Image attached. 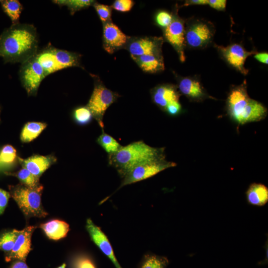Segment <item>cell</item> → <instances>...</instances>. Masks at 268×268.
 <instances>
[{
	"label": "cell",
	"mask_w": 268,
	"mask_h": 268,
	"mask_svg": "<svg viewBox=\"0 0 268 268\" xmlns=\"http://www.w3.org/2000/svg\"><path fill=\"white\" fill-rule=\"evenodd\" d=\"M53 54L60 69L80 67L81 56L77 53L53 47Z\"/></svg>",
	"instance_id": "obj_22"
},
{
	"label": "cell",
	"mask_w": 268,
	"mask_h": 268,
	"mask_svg": "<svg viewBox=\"0 0 268 268\" xmlns=\"http://www.w3.org/2000/svg\"><path fill=\"white\" fill-rule=\"evenodd\" d=\"M207 4L217 10H224L226 8L225 0H207Z\"/></svg>",
	"instance_id": "obj_38"
},
{
	"label": "cell",
	"mask_w": 268,
	"mask_h": 268,
	"mask_svg": "<svg viewBox=\"0 0 268 268\" xmlns=\"http://www.w3.org/2000/svg\"><path fill=\"white\" fill-rule=\"evenodd\" d=\"M47 124L42 122H30L26 123L22 129L20 134L21 141L24 143L31 142L47 127Z\"/></svg>",
	"instance_id": "obj_23"
},
{
	"label": "cell",
	"mask_w": 268,
	"mask_h": 268,
	"mask_svg": "<svg viewBox=\"0 0 268 268\" xmlns=\"http://www.w3.org/2000/svg\"><path fill=\"white\" fill-rule=\"evenodd\" d=\"M163 39L161 37H137L130 38L126 48L131 57L144 55H162Z\"/></svg>",
	"instance_id": "obj_8"
},
{
	"label": "cell",
	"mask_w": 268,
	"mask_h": 268,
	"mask_svg": "<svg viewBox=\"0 0 268 268\" xmlns=\"http://www.w3.org/2000/svg\"><path fill=\"white\" fill-rule=\"evenodd\" d=\"M180 92L192 101H200L208 96L203 86L198 80L190 77L182 78L179 81Z\"/></svg>",
	"instance_id": "obj_17"
},
{
	"label": "cell",
	"mask_w": 268,
	"mask_h": 268,
	"mask_svg": "<svg viewBox=\"0 0 268 268\" xmlns=\"http://www.w3.org/2000/svg\"><path fill=\"white\" fill-rule=\"evenodd\" d=\"M254 58L259 62L265 64H268V54L266 52H262L257 53L254 55Z\"/></svg>",
	"instance_id": "obj_39"
},
{
	"label": "cell",
	"mask_w": 268,
	"mask_h": 268,
	"mask_svg": "<svg viewBox=\"0 0 268 268\" xmlns=\"http://www.w3.org/2000/svg\"><path fill=\"white\" fill-rule=\"evenodd\" d=\"M249 204L257 206L265 205L268 201V188L261 183H253L246 192Z\"/></svg>",
	"instance_id": "obj_19"
},
{
	"label": "cell",
	"mask_w": 268,
	"mask_h": 268,
	"mask_svg": "<svg viewBox=\"0 0 268 268\" xmlns=\"http://www.w3.org/2000/svg\"><path fill=\"white\" fill-rule=\"evenodd\" d=\"M10 268H28V267L25 262L16 260L12 264Z\"/></svg>",
	"instance_id": "obj_41"
},
{
	"label": "cell",
	"mask_w": 268,
	"mask_h": 268,
	"mask_svg": "<svg viewBox=\"0 0 268 268\" xmlns=\"http://www.w3.org/2000/svg\"><path fill=\"white\" fill-rule=\"evenodd\" d=\"M227 109L230 118L241 125L261 121L268 113L262 104L249 97L245 82L231 90L227 100Z\"/></svg>",
	"instance_id": "obj_3"
},
{
	"label": "cell",
	"mask_w": 268,
	"mask_h": 268,
	"mask_svg": "<svg viewBox=\"0 0 268 268\" xmlns=\"http://www.w3.org/2000/svg\"><path fill=\"white\" fill-rule=\"evenodd\" d=\"M103 24V45L106 52L112 54L126 47L130 37L111 21Z\"/></svg>",
	"instance_id": "obj_11"
},
{
	"label": "cell",
	"mask_w": 268,
	"mask_h": 268,
	"mask_svg": "<svg viewBox=\"0 0 268 268\" xmlns=\"http://www.w3.org/2000/svg\"><path fill=\"white\" fill-rule=\"evenodd\" d=\"M35 228L33 226H29L22 230H18L16 239L11 251L5 254L6 262L13 260L25 261L31 250V236Z\"/></svg>",
	"instance_id": "obj_12"
},
{
	"label": "cell",
	"mask_w": 268,
	"mask_h": 268,
	"mask_svg": "<svg viewBox=\"0 0 268 268\" xmlns=\"http://www.w3.org/2000/svg\"><path fill=\"white\" fill-rule=\"evenodd\" d=\"M153 103L164 110L170 102L179 100L180 94L177 88L171 84H163L157 86L151 91Z\"/></svg>",
	"instance_id": "obj_16"
},
{
	"label": "cell",
	"mask_w": 268,
	"mask_h": 268,
	"mask_svg": "<svg viewBox=\"0 0 268 268\" xmlns=\"http://www.w3.org/2000/svg\"><path fill=\"white\" fill-rule=\"evenodd\" d=\"M134 4V1L132 0H116L111 7L118 11L128 12L131 10Z\"/></svg>",
	"instance_id": "obj_35"
},
{
	"label": "cell",
	"mask_w": 268,
	"mask_h": 268,
	"mask_svg": "<svg viewBox=\"0 0 268 268\" xmlns=\"http://www.w3.org/2000/svg\"><path fill=\"white\" fill-rule=\"evenodd\" d=\"M72 117L76 124L83 126L91 122L93 116L90 110L85 106L78 107L74 109L72 113Z\"/></svg>",
	"instance_id": "obj_30"
},
{
	"label": "cell",
	"mask_w": 268,
	"mask_h": 268,
	"mask_svg": "<svg viewBox=\"0 0 268 268\" xmlns=\"http://www.w3.org/2000/svg\"><path fill=\"white\" fill-rule=\"evenodd\" d=\"M10 196L27 217H44L48 213L44 210L41 203L43 189L41 184L31 188L22 184L8 186Z\"/></svg>",
	"instance_id": "obj_4"
},
{
	"label": "cell",
	"mask_w": 268,
	"mask_h": 268,
	"mask_svg": "<svg viewBox=\"0 0 268 268\" xmlns=\"http://www.w3.org/2000/svg\"><path fill=\"white\" fill-rule=\"evenodd\" d=\"M38 38L34 26L12 25L0 35V56L5 62L24 63L37 53Z\"/></svg>",
	"instance_id": "obj_1"
},
{
	"label": "cell",
	"mask_w": 268,
	"mask_h": 268,
	"mask_svg": "<svg viewBox=\"0 0 268 268\" xmlns=\"http://www.w3.org/2000/svg\"><path fill=\"white\" fill-rule=\"evenodd\" d=\"M17 157L16 150L13 146L10 144L4 145L0 151V164H12Z\"/></svg>",
	"instance_id": "obj_31"
},
{
	"label": "cell",
	"mask_w": 268,
	"mask_h": 268,
	"mask_svg": "<svg viewBox=\"0 0 268 268\" xmlns=\"http://www.w3.org/2000/svg\"><path fill=\"white\" fill-rule=\"evenodd\" d=\"M96 141L109 155L116 153L122 146L113 137L104 133V130Z\"/></svg>",
	"instance_id": "obj_26"
},
{
	"label": "cell",
	"mask_w": 268,
	"mask_h": 268,
	"mask_svg": "<svg viewBox=\"0 0 268 268\" xmlns=\"http://www.w3.org/2000/svg\"><path fill=\"white\" fill-rule=\"evenodd\" d=\"M40 227L49 239L55 240L65 237L69 230L67 223L58 219H53L41 224Z\"/></svg>",
	"instance_id": "obj_20"
},
{
	"label": "cell",
	"mask_w": 268,
	"mask_h": 268,
	"mask_svg": "<svg viewBox=\"0 0 268 268\" xmlns=\"http://www.w3.org/2000/svg\"><path fill=\"white\" fill-rule=\"evenodd\" d=\"M162 158H165L164 148L151 147L140 140L122 146L117 152L109 155L108 162L124 178L135 167Z\"/></svg>",
	"instance_id": "obj_2"
},
{
	"label": "cell",
	"mask_w": 268,
	"mask_h": 268,
	"mask_svg": "<svg viewBox=\"0 0 268 268\" xmlns=\"http://www.w3.org/2000/svg\"><path fill=\"white\" fill-rule=\"evenodd\" d=\"M53 1L61 6H67L71 14H73L76 11L88 7L95 3L94 0H56Z\"/></svg>",
	"instance_id": "obj_28"
},
{
	"label": "cell",
	"mask_w": 268,
	"mask_h": 268,
	"mask_svg": "<svg viewBox=\"0 0 268 268\" xmlns=\"http://www.w3.org/2000/svg\"><path fill=\"white\" fill-rule=\"evenodd\" d=\"M53 47L48 46L35 55L36 59L43 67L46 76L60 70L53 54Z\"/></svg>",
	"instance_id": "obj_21"
},
{
	"label": "cell",
	"mask_w": 268,
	"mask_h": 268,
	"mask_svg": "<svg viewBox=\"0 0 268 268\" xmlns=\"http://www.w3.org/2000/svg\"><path fill=\"white\" fill-rule=\"evenodd\" d=\"M93 5L103 23L111 21L112 9L111 6L97 2H95Z\"/></svg>",
	"instance_id": "obj_32"
},
{
	"label": "cell",
	"mask_w": 268,
	"mask_h": 268,
	"mask_svg": "<svg viewBox=\"0 0 268 268\" xmlns=\"http://www.w3.org/2000/svg\"><path fill=\"white\" fill-rule=\"evenodd\" d=\"M86 228L92 241L112 262L115 268H122L115 256L109 239L100 228L88 218L86 220Z\"/></svg>",
	"instance_id": "obj_13"
},
{
	"label": "cell",
	"mask_w": 268,
	"mask_h": 268,
	"mask_svg": "<svg viewBox=\"0 0 268 268\" xmlns=\"http://www.w3.org/2000/svg\"><path fill=\"white\" fill-rule=\"evenodd\" d=\"M131 57L140 68L145 72L153 73L164 69L162 55H144Z\"/></svg>",
	"instance_id": "obj_18"
},
{
	"label": "cell",
	"mask_w": 268,
	"mask_h": 268,
	"mask_svg": "<svg viewBox=\"0 0 268 268\" xmlns=\"http://www.w3.org/2000/svg\"><path fill=\"white\" fill-rule=\"evenodd\" d=\"M168 264L169 260L166 257L147 254L142 258L138 268H166Z\"/></svg>",
	"instance_id": "obj_25"
},
{
	"label": "cell",
	"mask_w": 268,
	"mask_h": 268,
	"mask_svg": "<svg viewBox=\"0 0 268 268\" xmlns=\"http://www.w3.org/2000/svg\"><path fill=\"white\" fill-rule=\"evenodd\" d=\"M19 75L22 84L29 96L36 95L40 83L46 77L43 67L35 56L22 63Z\"/></svg>",
	"instance_id": "obj_7"
},
{
	"label": "cell",
	"mask_w": 268,
	"mask_h": 268,
	"mask_svg": "<svg viewBox=\"0 0 268 268\" xmlns=\"http://www.w3.org/2000/svg\"><path fill=\"white\" fill-rule=\"evenodd\" d=\"M17 159L22 168L26 169L38 178L52 164L57 162L56 157L53 154L46 156L36 154L26 159L18 156Z\"/></svg>",
	"instance_id": "obj_15"
},
{
	"label": "cell",
	"mask_w": 268,
	"mask_h": 268,
	"mask_svg": "<svg viewBox=\"0 0 268 268\" xmlns=\"http://www.w3.org/2000/svg\"></svg>",
	"instance_id": "obj_43"
},
{
	"label": "cell",
	"mask_w": 268,
	"mask_h": 268,
	"mask_svg": "<svg viewBox=\"0 0 268 268\" xmlns=\"http://www.w3.org/2000/svg\"><path fill=\"white\" fill-rule=\"evenodd\" d=\"M95 79L94 89L86 106L90 110L93 118L103 130L104 114L119 95L106 87L99 78Z\"/></svg>",
	"instance_id": "obj_5"
},
{
	"label": "cell",
	"mask_w": 268,
	"mask_h": 268,
	"mask_svg": "<svg viewBox=\"0 0 268 268\" xmlns=\"http://www.w3.org/2000/svg\"><path fill=\"white\" fill-rule=\"evenodd\" d=\"M172 19L173 14L165 10L159 11L155 16L156 23L164 29L170 24Z\"/></svg>",
	"instance_id": "obj_33"
},
{
	"label": "cell",
	"mask_w": 268,
	"mask_h": 268,
	"mask_svg": "<svg viewBox=\"0 0 268 268\" xmlns=\"http://www.w3.org/2000/svg\"><path fill=\"white\" fill-rule=\"evenodd\" d=\"M216 46L223 58L229 65L244 74L248 73V70L244 67L245 62L248 57L254 54V52H248L238 44L226 47Z\"/></svg>",
	"instance_id": "obj_14"
},
{
	"label": "cell",
	"mask_w": 268,
	"mask_h": 268,
	"mask_svg": "<svg viewBox=\"0 0 268 268\" xmlns=\"http://www.w3.org/2000/svg\"><path fill=\"white\" fill-rule=\"evenodd\" d=\"M7 175L17 177L21 184L31 188H35L41 185L39 178L34 176L28 170L22 168L16 172H5Z\"/></svg>",
	"instance_id": "obj_27"
},
{
	"label": "cell",
	"mask_w": 268,
	"mask_h": 268,
	"mask_svg": "<svg viewBox=\"0 0 268 268\" xmlns=\"http://www.w3.org/2000/svg\"><path fill=\"white\" fill-rule=\"evenodd\" d=\"M17 232V230L13 229L0 235V250L4 251L6 254L11 251L16 239Z\"/></svg>",
	"instance_id": "obj_29"
},
{
	"label": "cell",
	"mask_w": 268,
	"mask_h": 268,
	"mask_svg": "<svg viewBox=\"0 0 268 268\" xmlns=\"http://www.w3.org/2000/svg\"><path fill=\"white\" fill-rule=\"evenodd\" d=\"M66 264L64 263L58 268H66Z\"/></svg>",
	"instance_id": "obj_42"
},
{
	"label": "cell",
	"mask_w": 268,
	"mask_h": 268,
	"mask_svg": "<svg viewBox=\"0 0 268 268\" xmlns=\"http://www.w3.org/2000/svg\"><path fill=\"white\" fill-rule=\"evenodd\" d=\"M10 197L9 192L0 188V215L3 212Z\"/></svg>",
	"instance_id": "obj_37"
},
{
	"label": "cell",
	"mask_w": 268,
	"mask_h": 268,
	"mask_svg": "<svg viewBox=\"0 0 268 268\" xmlns=\"http://www.w3.org/2000/svg\"><path fill=\"white\" fill-rule=\"evenodd\" d=\"M181 110L182 107L179 100H176L169 103L164 111L169 115L174 116L179 114Z\"/></svg>",
	"instance_id": "obj_36"
},
{
	"label": "cell",
	"mask_w": 268,
	"mask_h": 268,
	"mask_svg": "<svg viewBox=\"0 0 268 268\" xmlns=\"http://www.w3.org/2000/svg\"><path fill=\"white\" fill-rule=\"evenodd\" d=\"M176 166L175 162L167 161L165 158L141 164L134 168L124 176L119 189L148 179L165 169Z\"/></svg>",
	"instance_id": "obj_6"
},
{
	"label": "cell",
	"mask_w": 268,
	"mask_h": 268,
	"mask_svg": "<svg viewBox=\"0 0 268 268\" xmlns=\"http://www.w3.org/2000/svg\"><path fill=\"white\" fill-rule=\"evenodd\" d=\"M0 2L3 11L10 18L12 25L19 23L23 8L21 3L17 0H5Z\"/></svg>",
	"instance_id": "obj_24"
},
{
	"label": "cell",
	"mask_w": 268,
	"mask_h": 268,
	"mask_svg": "<svg viewBox=\"0 0 268 268\" xmlns=\"http://www.w3.org/2000/svg\"><path fill=\"white\" fill-rule=\"evenodd\" d=\"M213 32L205 22L196 21L185 30V43L191 47L198 48L206 46L211 41Z\"/></svg>",
	"instance_id": "obj_10"
},
{
	"label": "cell",
	"mask_w": 268,
	"mask_h": 268,
	"mask_svg": "<svg viewBox=\"0 0 268 268\" xmlns=\"http://www.w3.org/2000/svg\"><path fill=\"white\" fill-rule=\"evenodd\" d=\"M73 268H97L94 262L85 256L76 257L72 263Z\"/></svg>",
	"instance_id": "obj_34"
},
{
	"label": "cell",
	"mask_w": 268,
	"mask_h": 268,
	"mask_svg": "<svg viewBox=\"0 0 268 268\" xmlns=\"http://www.w3.org/2000/svg\"><path fill=\"white\" fill-rule=\"evenodd\" d=\"M164 36L178 53L181 62L185 61L184 47L185 29L184 21L177 14H173L170 24L164 29Z\"/></svg>",
	"instance_id": "obj_9"
},
{
	"label": "cell",
	"mask_w": 268,
	"mask_h": 268,
	"mask_svg": "<svg viewBox=\"0 0 268 268\" xmlns=\"http://www.w3.org/2000/svg\"><path fill=\"white\" fill-rule=\"evenodd\" d=\"M207 4V0H190L185 1L184 6L191 5H203Z\"/></svg>",
	"instance_id": "obj_40"
}]
</instances>
